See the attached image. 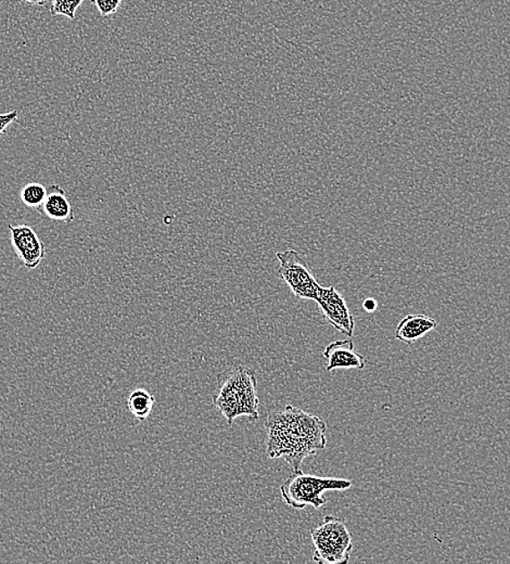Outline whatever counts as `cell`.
I'll list each match as a JSON object with an SVG mask.
<instances>
[{"instance_id": "1", "label": "cell", "mask_w": 510, "mask_h": 564, "mask_svg": "<svg viewBox=\"0 0 510 564\" xmlns=\"http://www.w3.org/2000/svg\"><path fill=\"white\" fill-rule=\"evenodd\" d=\"M265 426L267 456L285 460L292 472L301 470L303 461L326 449L324 421L295 406L272 411Z\"/></svg>"}, {"instance_id": "2", "label": "cell", "mask_w": 510, "mask_h": 564, "mask_svg": "<svg viewBox=\"0 0 510 564\" xmlns=\"http://www.w3.org/2000/svg\"><path fill=\"white\" fill-rule=\"evenodd\" d=\"M219 380V392L213 396V404L229 425L239 417L259 419L260 400L254 370L238 366L229 373L220 375Z\"/></svg>"}, {"instance_id": "3", "label": "cell", "mask_w": 510, "mask_h": 564, "mask_svg": "<svg viewBox=\"0 0 510 564\" xmlns=\"http://www.w3.org/2000/svg\"><path fill=\"white\" fill-rule=\"evenodd\" d=\"M353 483L346 479H333L305 475L302 470L294 472L280 485L282 501L294 509L303 510L307 506L314 509L327 504V498L322 496L327 491H346L351 489Z\"/></svg>"}, {"instance_id": "4", "label": "cell", "mask_w": 510, "mask_h": 564, "mask_svg": "<svg viewBox=\"0 0 510 564\" xmlns=\"http://www.w3.org/2000/svg\"><path fill=\"white\" fill-rule=\"evenodd\" d=\"M314 553L313 561L321 564H347L353 551L352 535L342 518L325 517L311 532Z\"/></svg>"}, {"instance_id": "5", "label": "cell", "mask_w": 510, "mask_h": 564, "mask_svg": "<svg viewBox=\"0 0 510 564\" xmlns=\"http://www.w3.org/2000/svg\"><path fill=\"white\" fill-rule=\"evenodd\" d=\"M276 257L280 261L279 276L291 292L297 299L316 301L322 286L313 275L305 257L296 250L277 252Z\"/></svg>"}, {"instance_id": "6", "label": "cell", "mask_w": 510, "mask_h": 564, "mask_svg": "<svg viewBox=\"0 0 510 564\" xmlns=\"http://www.w3.org/2000/svg\"><path fill=\"white\" fill-rule=\"evenodd\" d=\"M316 302L327 322L347 337H353L355 329V317L347 307L346 299L335 287H322Z\"/></svg>"}, {"instance_id": "7", "label": "cell", "mask_w": 510, "mask_h": 564, "mask_svg": "<svg viewBox=\"0 0 510 564\" xmlns=\"http://www.w3.org/2000/svg\"><path fill=\"white\" fill-rule=\"evenodd\" d=\"M10 241L20 261L29 271L37 269L46 257V248L38 233L29 225H9Z\"/></svg>"}, {"instance_id": "8", "label": "cell", "mask_w": 510, "mask_h": 564, "mask_svg": "<svg viewBox=\"0 0 510 564\" xmlns=\"http://www.w3.org/2000/svg\"><path fill=\"white\" fill-rule=\"evenodd\" d=\"M324 358L327 359V372L339 368L362 370L366 366V359L355 352L351 338L327 345Z\"/></svg>"}, {"instance_id": "9", "label": "cell", "mask_w": 510, "mask_h": 564, "mask_svg": "<svg viewBox=\"0 0 510 564\" xmlns=\"http://www.w3.org/2000/svg\"><path fill=\"white\" fill-rule=\"evenodd\" d=\"M40 215L54 222L72 223L75 213L63 187L53 184L47 187V196L38 210Z\"/></svg>"}, {"instance_id": "10", "label": "cell", "mask_w": 510, "mask_h": 564, "mask_svg": "<svg viewBox=\"0 0 510 564\" xmlns=\"http://www.w3.org/2000/svg\"><path fill=\"white\" fill-rule=\"evenodd\" d=\"M438 327L436 319L425 314H410L398 323L396 338L398 341L413 344Z\"/></svg>"}, {"instance_id": "11", "label": "cell", "mask_w": 510, "mask_h": 564, "mask_svg": "<svg viewBox=\"0 0 510 564\" xmlns=\"http://www.w3.org/2000/svg\"><path fill=\"white\" fill-rule=\"evenodd\" d=\"M155 396L145 389H136L129 396L128 406L130 413L139 421H145L153 411Z\"/></svg>"}, {"instance_id": "12", "label": "cell", "mask_w": 510, "mask_h": 564, "mask_svg": "<svg viewBox=\"0 0 510 564\" xmlns=\"http://www.w3.org/2000/svg\"><path fill=\"white\" fill-rule=\"evenodd\" d=\"M47 196V188L39 182H29L27 186H24L20 192V199H21L23 205L28 207L35 208L38 210L42 206L45 199Z\"/></svg>"}, {"instance_id": "13", "label": "cell", "mask_w": 510, "mask_h": 564, "mask_svg": "<svg viewBox=\"0 0 510 564\" xmlns=\"http://www.w3.org/2000/svg\"><path fill=\"white\" fill-rule=\"evenodd\" d=\"M83 2L84 0H52L50 14H52V17L64 15V17L74 20L75 13H77V10Z\"/></svg>"}, {"instance_id": "14", "label": "cell", "mask_w": 510, "mask_h": 564, "mask_svg": "<svg viewBox=\"0 0 510 564\" xmlns=\"http://www.w3.org/2000/svg\"><path fill=\"white\" fill-rule=\"evenodd\" d=\"M97 8L101 17L108 18L114 14L122 4L123 0H90Z\"/></svg>"}, {"instance_id": "15", "label": "cell", "mask_w": 510, "mask_h": 564, "mask_svg": "<svg viewBox=\"0 0 510 564\" xmlns=\"http://www.w3.org/2000/svg\"><path fill=\"white\" fill-rule=\"evenodd\" d=\"M18 114L17 110L0 114V136L6 133L8 127L17 121Z\"/></svg>"}, {"instance_id": "16", "label": "cell", "mask_w": 510, "mask_h": 564, "mask_svg": "<svg viewBox=\"0 0 510 564\" xmlns=\"http://www.w3.org/2000/svg\"><path fill=\"white\" fill-rule=\"evenodd\" d=\"M378 304L375 301V299L370 298V299H366L365 301H364L363 303V307L364 309H365L366 312H375L377 309Z\"/></svg>"}, {"instance_id": "17", "label": "cell", "mask_w": 510, "mask_h": 564, "mask_svg": "<svg viewBox=\"0 0 510 564\" xmlns=\"http://www.w3.org/2000/svg\"><path fill=\"white\" fill-rule=\"evenodd\" d=\"M23 2L29 4H37V6H46L48 0H23Z\"/></svg>"}]
</instances>
